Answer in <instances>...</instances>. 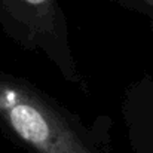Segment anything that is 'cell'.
I'll return each mask as SVG.
<instances>
[{
	"mask_svg": "<svg viewBox=\"0 0 153 153\" xmlns=\"http://www.w3.org/2000/svg\"><path fill=\"white\" fill-rule=\"evenodd\" d=\"M0 128L28 153H107L105 128H89L24 77L0 71Z\"/></svg>",
	"mask_w": 153,
	"mask_h": 153,
	"instance_id": "1",
	"label": "cell"
},
{
	"mask_svg": "<svg viewBox=\"0 0 153 153\" xmlns=\"http://www.w3.org/2000/svg\"><path fill=\"white\" fill-rule=\"evenodd\" d=\"M0 25L18 46L43 53L67 82L85 88L59 0H0Z\"/></svg>",
	"mask_w": 153,
	"mask_h": 153,
	"instance_id": "2",
	"label": "cell"
},
{
	"mask_svg": "<svg viewBox=\"0 0 153 153\" xmlns=\"http://www.w3.org/2000/svg\"><path fill=\"white\" fill-rule=\"evenodd\" d=\"M122 119L132 153H153V74H144L128 86Z\"/></svg>",
	"mask_w": 153,
	"mask_h": 153,
	"instance_id": "3",
	"label": "cell"
},
{
	"mask_svg": "<svg viewBox=\"0 0 153 153\" xmlns=\"http://www.w3.org/2000/svg\"><path fill=\"white\" fill-rule=\"evenodd\" d=\"M119 1L132 10H138L144 15L153 16V0H119Z\"/></svg>",
	"mask_w": 153,
	"mask_h": 153,
	"instance_id": "4",
	"label": "cell"
}]
</instances>
